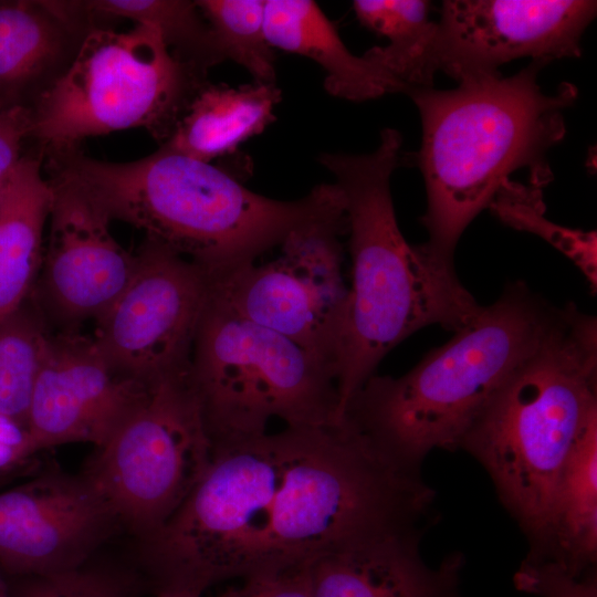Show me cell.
<instances>
[{
  "label": "cell",
  "mask_w": 597,
  "mask_h": 597,
  "mask_svg": "<svg viewBox=\"0 0 597 597\" xmlns=\"http://www.w3.org/2000/svg\"><path fill=\"white\" fill-rule=\"evenodd\" d=\"M433 499L347 417L213 446L179 509L144 538L157 588L198 595L227 579L310 566L415 532Z\"/></svg>",
  "instance_id": "6da1fadb"
},
{
  "label": "cell",
  "mask_w": 597,
  "mask_h": 597,
  "mask_svg": "<svg viewBox=\"0 0 597 597\" xmlns=\"http://www.w3.org/2000/svg\"><path fill=\"white\" fill-rule=\"evenodd\" d=\"M53 177L82 191L112 220L143 230L200 266L211 280L254 263L294 230L346 216L336 184L297 200L251 191L235 175L161 146L127 163L51 155Z\"/></svg>",
  "instance_id": "7a4b0ae2"
},
{
  "label": "cell",
  "mask_w": 597,
  "mask_h": 597,
  "mask_svg": "<svg viewBox=\"0 0 597 597\" xmlns=\"http://www.w3.org/2000/svg\"><path fill=\"white\" fill-rule=\"evenodd\" d=\"M402 138L385 128L370 154H322L345 199L352 285L335 360L338 416L374 375L379 362L417 331L439 325L453 333L482 310L453 263L410 245L397 223L390 177Z\"/></svg>",
  "instance_id": "3957f363"
},
{
  "label": "cell",
  "mask_w": 597,
  "mask_h": 597,
  "mask_svg": "<svg viewBox=\"0 0 597 597\" xmlns=\"http://www.w3.org/2000/svg\"><path fill=\"white\" fill-rule=\"evenodd\" d=\"M549 60H532L514 75L467 80L451 90L411 88L422 125L418 164L427 210L422 244L437 259L453 263L467 227L489 208L521 168L542 188L552 179L548 150L565 135L564 109L577 98L572 83L545 93L537 82Z\"/></svg>",
  "instance_id": "277c9868"
},
{
  "label": "cell",
  "mask_w": 597,
  "mask_h": 597,
  "mask_svg": "<svg viewBox=\"0 0 597 597\" xmlns=\"http://www.w3.org/2000/svg\"><path fill=\"white\" fill-rule=\"evenodd\" d=\"M557 307L523 282L400 377L370 376L347 417L396 463L416 470L433 449L460 443L513 370L538 345Z\"/></svg>",
  "instance_id": "5b68a950"
},
{
  "label": "cell",
  "mask_w": 597,
  "mask_h": 597,
  "mask_svg": "<svg viewBox=\"0 0 597 597\" xmlns=\"http://www.w3.org/2000/svg\"><path fill=\"white\" fill-rule=\"evenodd\" d=\"M595 415L596 317L568 304L557 307L538 345L460 443L488 470L534 547L545 536L562 470Z\"/></svg>",
  "instance_id": "8992f818"
},
{
  "label": "cell",
  "mask_w": 597,
  "mask_h": 597,
  "mask_svg": "<svg viewBox=\"0 0 597 597\" xmlns=\"http://www.w3.org/2000/svg\"><path fill=\"white\" fill-rule=\"evenodd\" d=\"M189 377L213 446L262 434L273 418L286 427L343 420L328 363L234 313L211 290Z\"/></svg>",
  "instance_id": "52a82bcc"
},
{
  "label": "cell",
  "mask_w": 597,
  "mask_h": 597,
  "mask_svg": "<svg viewBox=\"0 0 597 597\" xmlns=\"http://www.w3.org/2000/svg\"><path fill=\"white\" fill-rule=\"evenodd\" d=\"M203 83L205 75L179 60L153 27L93 29L39 96L31 135L51 154L138 127L166 142Z\"/></svg>",
  "instance_id": "ba28073f"
},
{
  "label": "cell",
  "mask_w": 597,
  "mask_h": 597,
  "mask_svg": "<svg viewBox=\"0 0 597 597\" xmlns=\"http://www.w3.org/2000/svg\"><path fill=\"white\" fill-rule=\"evenodd\" d=\"M212 452L188 370L149 386L85 474L118 523L144 540L184 503Z\"/></svg>",
  "instance_id": "9c48e42d"
},
{
  "label": "cell",
  "mask_w": 597,
  "mask_h": 597,
  "mask_svg": "<svg viewBox=\"0 0 597 597\" xmlns=\"http://www.w3.org/2000/svg\"><path fill=\"white\" fill-rule=\"evenodd\" d=\"M347 216L292 231L281 255L211 280V294L240 316L275 331L326 363L335 373L348 286L339 234Z\"/></svg>",
  "instance_id": "30bf717a"
},
{
  "label": "cell",
  "mask_w": 597,
  "mask_h": 597,
  "mask_svg": "<svg viewBox=\"0 0 597 597\" xmlns=\"http://www.w3.org/2000/svg\"><path fill=\"white\" fill-rule=\"evenodd\" d=\"M209 294L200 266L146 239L130 280L96 320L93 341L117 373L145 385L188 371Z\"/></svg>",
  "instance_id": "8fae6325"
},
{
  "label": "cell",
  "mask_w": 597,
  "mask_h": 597,
  "mask_svg": "<svg viewBox=\"0 0 597 597\" xmlns=\"http://www.w3.org/2000/svg\"><path fill=\"white\" fill-rule=\"evenodd\" d=\"M590 0H447L437 21L438 71L455 80L501 74L512 60L578 57L596 15Z\"/></svg>",
  "instance_id": "7c38bea8"
},
{
  "label": "cell",
  "mask_w": 597,
  "mask_h": 597,
  "mask_svg": "<svg viewBox=\"0 0 597 597\" xmlns=\"http://www.w3.org/2000/svg\"><path fill=\"white\" fill-rule=\"evenodd\" d=\"M116 523L85 473L45 472L0 493V565L27 576L77 568Z\"/></svg>",
  "instance_id": "4fadbf2b"
},
{
  "label": "cell",
  "mask_w": 597,
  "mask_h": 597,
  "mask_svg": "<svg viewBox=\"0 0 597 597\" xmlns=\"http://www.w3.org/2000/svg\"><path fill=\"white\" fill-rule=\"evenodd\" d=\"M49 238L39 297L65 327L97 320L130 280L136 254L113 237L108 217L82 191L52 178Z\"/></svg>",
  "instance_id": "5bb4252c"
},
{
  "label": "cell",
  "mask_w": 597,
  "mask_h": 597,
  "mask_svg": "<svg viewBox=\"0 0 597 597\" xmlns=\"http://www.w3.org/2000/svg\"><path fill=\"white\" fill-rule=\"evenodd\" d=\"M149 386L117 373L93 338L72 332L51 336L27 426L40 451L77 442L100 449Z\"/></svg>",
  "instance_id": "9a60e30c"
},
{
  "label": "cell",
  "mask_w": 597,
  "mask_h": 597,
  "mask_svg": "<svg viewBox=\"0 0 597 597\" xmlns=\"http://www.w3.org/2000/svg\"><path fill=\"white\" fill-rule=\"evenodd\" d=\"M313 597H460L462 557L426 565L416 533L342 548L310 565Z\"/></svg>",
  "instance_id": "2e32d148"
},
{
  "label": "cell",
  "mask_w": 597,
  "mask_h": 597,
  "mask_svg": "<svg viewBox=\"0 0 597 597\" xmlns=\"http://www.w3.org/2000/svg\"><path fill=\"white\" fill-rule=\"evenodd\" d=\"M265 34L271 46L306 56L325 72V90L363 102L404 88L364 56L354 55L333 22L311 0H266Z\"/></svg>",
  "instance_id": "e0dca14e"
},
{
  "label": "cell",
  "mask_w": 597,
  "mask_h": 597,
  "mask_svg": "<svg viewBox=\"0 0 597 597\" xmlns=\"http://www.w3.org/2000/svg\"><path fill=\"white\" fill-rule=\"evenodd\" d=\"M282 93L275 84L237 87L203 83L163 146L198 160L232 155L275 121Z\"/></svg>",
  "instance_id": "ac0fdd59"
},
{
  "label": "cell",
  "mask_w": 597,
  "mask_h": 597,
  "mask_svg": "<svg viewBox=\"0 0 597 597\" xmlns=\"http://www.w3.org/2000/svg\"><path fill=\"white\" fill-rule=\"evenodd\" d=\"M52 187L41 164L22 157L3 184L0 202V318L27 301L41 268Z\"/></svg>",
  "instance_id": "d6986e66"
},
{
  "label": "cell",
  "mask_w": 597,
  "mask_h": 597,
  "mask_svg": "<svg viewBox=\"0 0 597 597\" xmlns=\"http://www.w3.org/2000/svg\"><path fill=\"white\" fill-rule=\"evenodd\" d=\"M530 556L555 561L580 575L597 558V415L593 416L562 470L548 525Z\"/></svg>",
  "instance_id": "ffe728a7"
},
{
  "label": "cell",
  "mask_w": 597,
  "mask_h": 597,
  "mask_svg": "<svg viewBox=\"0 0 597 597\" xmlns=\"http://www.w3.org/2000/svg\"><path fill=\"white\" fill-rule=\"evenodd\" d=\"M353 9L364 27L389 40L364 53L368 62L400 84L405 94L433 87L437 22L429 20V1L355 0Z\"/></svg>",
  "instance_id": "44dd1931"
},
{
  "label": "cell",
  "mask_w": 597,
  "mask_h": 597,
  "mask_svg": "<svg viewBox=\"0 0 597 597\" xmlns=\"http://www.w3.org/2000/svg\"><path fill=\"white\" fill-rule=\"evenodd\" d=\"M54 3L0 4V91L36 78L61 57L70 20Z\"/></svg>",
  "instance_id": "7402d4cb"
},
{
  "label": "cell",
  "mask_w": 597,
  "mask_h": 597,
  "mask_svg": "<svg viewBox=\"0 0 597 597\" xmlns=\"http://www.w3.org/2000/svg\"><path fill=\"white\" fill-rule=\"evenodd\" d=\"M84 6L97 13L127 18L136 24L157 29L169 50L205 76L208 69L223 61L196 1L95 0L86 1Z\"/></svg>",
  "instance_id": "603a6c76"
},
{
  "label": "cell",
  "mask_w": 597,
  "mask_h": 597,
  "mask_svg": "<svg viewBox=\"0 0 597 597\" xmlns=\"http://www.w3.org/2000/svg\"><path fill=\"white\" fill-rule=\"evenodd\" d=\"M50 339L25 303L0 318V412L24 425Z\"/></svg>",
  "instance_id": "cb8c5ba5"
},
{
  "label": "cell",
  "mask_w": 597,
  "mask_h": 597,
  "mask_svg": "<svg viewBox=\"0 0 597 597\" xmlns=\"http://www.w3.org/2000/svg\"><path fill=\"white\" fill-rule=\"evenodd\" d=\"M223 60L244 67L254 82L275 84L274 49L265 34V0H198Z\"/></svg>",
  "instance_id": "d4e9b609"
},
{
  "label": "cell",
  "mask_w": 597,
  "mask_h": 597,
  "mask_svg": "<svg viewBox=\"0 0 597 597\" xmlns=\"http://www.w3.org/2000/svg\"><path fill=\"white\" fill-rule=\"evenodd\" d=\"M489 209L505 224L534 233L570 259L584 273L590 287H597L596 231L570 229L548 220L544 212L542 188L507 181Z\"/></svg>",
  "instance_id": "484cf974"
},
{
  "label": "cell",
  "mask_w": 597,
  "mask_h": 597,
  "mask_svg": "<svg viewBox=\"0 0 597 597\" xmlns=\"http://www.w3.org/2000/svg\"><path fill=\"white\" fill-rule=\"evenodd\" d=\"M20 597H134L128 585L95 569L77 568L31 576Z\"/></svg>",
  "instance_id": "4316f807"
},
{
  "label": "cell",
  "mask_w": 597,
  "mask_h": 597,
  "mask_svg": "<svg viewBox=\"0 0 597 597\" xmlns=\"http://www.w3.org/2000/svg\"><path fill=\"white\" fill-rule=\"evenodd\" d=\"M513 579L519 590L541 597H597L595 573L577 575L548 558L528 556Z\"/></svg>",
  "instance_id": "83f0119b"
},
{
  "label": "cell",
  "mask_w": 597,
  "mask_h": 597,
  "mask_svg": "<svg viewBox=\"0 0 597 597\" xmlns=\"http://www.w3.org/2000/svg\"><path fill=\"white\" fill-rule=\"evenodd\" d=\"M308 567L239 579L216 597H313Z\"/></svg>",
  "instance_id": "f1b7e54d"
},
{
  "label": "cell",
  "mask_w": 597,
  "mask_h": 597,
  "mask_svg": "<svg viewBox=\"0 0 597 597\" xmlns=\"http://www.w3.org/2000/svg\"><path fill=\"white\" fill-rule=\"evenodd\" d=\"M32 112L12 105L0 109V181H3L22 158L20 148L31 135Z\"/></svg>",
  "instance_id": "f546056e"
},
{
  "label": "cell",
  "mask_w": 597,
  "mask_h": 597,
  "mask_svg": "<svg viewBox=\"0 0 597 597\" xmlns=\"http://www.w3.org/2000/svg\"><path fill=\"white\" fill-rule=\"evenodd\" d=\"M38 451L28 426L0 412V474L23 464Z\"/></svg>",
  "instance_id": "4dcf8cb0"
},
{
  "label": "cell",
  "mask_w": 597,
  "mask_h": 597,
  "mask_svg": "<svg viewBox=\"0 0 597 597\" xmlns=\"http://www.w3.org/2000/svg\"><path fill=\"white\" fill-rule=\"evenodd\" d=\"M151 597H201V595L175 588H156Z\"/></svg>",
  "instance_id": "1f68e13d"
},
{
  "label": "cell",
  "mask_w": 597,
  "mask_h": 597,
  "mask_svg": "<svg viewBox=\"0 0 597 597\" xmlns=\"http://www.w3.org/2000/svg\"><path fill=\"white\" fill-rule=\"evenodd\" d=\"M0 597H9L6 585L0 576Z\"/></svg>",
  "instance_id": "d6a6232c"
},
{
  "label": "cell",
  "mask_w": 597,
  "mask_h": 597,
  "mask_svg": "<svg viewBox=\"0 0 597 597\" xmlns=\"http://www.w3.org/2000/svg\"><path fill=\"white\" fill-rule=\"evenodd\" d=\"M6 179H7V178H6ZM6 179H4V180H6ZM4 180H3V181H0V202H1L2 189H3Z\"/></svg>",
  "instance_id": "836d02e7"
}]
</instances>
